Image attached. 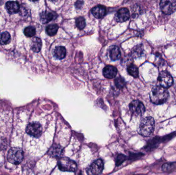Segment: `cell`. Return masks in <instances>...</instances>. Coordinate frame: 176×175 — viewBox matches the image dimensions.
I'll use <instances>...</instances> for the list:
<instances>
[{"mask_svg":"<svg viewBox=\"0 0 176 175\" xmlns=\"http://www.w3.org/2000/svg\"><path fill=\"white\" fill-rule=\"evenodd\" d=\"M169 93L167 88L155 86L150 92V100L154 104L160 105L164 103L168 99Z\"/></svg>","mask_w":176,"mask_h":175,"instance_id":"cell-1","label":"cell"},{"mask_svg":"<svg viewBox=\"0 0 176 175\" xmlns=\"http://www.w3.org/2000/svg\"><path fill=\"white\" fill-rule=\"evenodd\" d=\"M155 127V122L152 117H147L143 119L140 121L139 128V133L143 136H150L154 132Z\"/></svg>","mask_w":176,"mask_h":175,"instance_id":"cell-2","label":"cell"},{"mask_svg":"<svg viewBox=\"0 0 176 175\" xmlns=\"http://www.w3.org/2000/svg\"><path fill=\"white\" fill-rule=\"evenodd\" d=\"M58 166L59 169L63 172H74L77 168L76 162L68 158H62L59 159Z\"/></svg>","mask_w":176,"mask_h":175,"instance_id":"cell-3","label":"cell"},{"mask_svg":"<svg viewBox=\"0 0 176 175\" xmlns=\"http://www.w3.org/2000/svg\"><path fill=\"white\" fill-rule=\"evenodd\" d=\"M23 152L19 148H11L8 152V161L13 164H19L23 159Z\"/></svg>","mask_w":176,"mask_h":175,"instance_id":"cell-4","label":"cell"},{"mask_svg":"<svg viewBox=\"0 0 176 175\" xmlns=\"http://www.w3.org/2000/svg\"><path fill=\"white\" fill-rule=\"evenodd\" d=\"M160 8L162 12L166 15H170L176 10V1L163 0L160 2Z\"/></svg>","mask_w":176,"mask_h":175,"instance_id":"cell-5","label":"cell"},{"mask_svg":"<svg viewBox=\"0 0 176 175\" xmlns=\"http://www.w3.org/2000/svg\"><path fill=\"white\" fill-rule=\"evenodd\" d=\"M26 131L31 136L39 138L42 134V126L38 122H32L28 124L26 127Z\"/></svg>","mask_w":176,"mask_h":175,"instance_id":"cell-6","label":"cell"},{"mask_svg":"<svg viewBox=\"0 0 176 175\" xmlns=\"http://www.w3.org/2000/svg\"><path fill=\"white\" fill-rule=\"evenodd\" d=\"M103 169V162L101 159L93 162L87 169L88 175H99L102 173Z\"/></svg>","mask_w":176,"mask_h":175,"instance_id":"cell-7","label":"cell"},{"mask_svg":"<svg viewBox=\"0 0 176 175\" xmlns=\"http://www.w3.org/2000/svg\"><path fill=\"white\" fill-rule=\"evenodd\" d=\"M158 81L163 88H170L173 85V79L171 75L167 71H162L159 76Z\"/></svg>","mask_w":176,"mask_h":175,"instance_id":"cell-8","label":"cell"},{"mask_svg":"<svg viewBox=\"0 0 176 175\" xmlns=\"http://www.w3.org/2000/svg\"><path fill=\"white\" fill-rule=\"evenodd\" d=\"M129 109L130 112L136 116L142 115L145 111V107L144 104L139 100L132 101L129 104Z\"/></svg>","mask_w":176,"mask_h":175,"instance_id":"cell-9","label":"cell"},{"mask_svg":"<svg viewBox=\"0 0 176 175\" xmlns=\"http://www.w3.org/2000/svg\"><path fill=\"white\" fill-rule=\"evenodd\" d=\"M130 13L127 8H122L118 10L115 16V19L118 22H124L129 19Z\"/></svg>","mask_w":176,"mask_h":175,"instance_id":"cell-10","label":"cell"},{"mask_svg":"<svg viewBox=\"0 0 176 175\" xmlns=\"http://www.w3.org/2000/svg\"><path fill=\"white\" fill-rule=\"evenodd\" d=\"M118 70L116 67L111 65H107L103 70V73L105 78L112 79L116 77Z\"/></svg>","mask_w":176,"mask_h":175,"instance_id":"cell-11","label":"cell"},{"mask_svg":"<svg viewBox=\"0 0 176 175\" xmlns=\"http://www.w3.org/2000/svg\"><path fill=\"white\" fill-rule=\"evenodd\" d=\"M56 16V13L45 11L40 13V19L41 23L43 24H47L50 22L51 21H52V20L55 19Z\"/></svg>","mask_w":176,"mask_h":175,"instance_id":"cell-12","label":"cell"},{"mask_svg":"<svg viewBox=\"0 0 176 175\" xmlns=\"http://www.w3.org/2000/svg\"><path fill=\"white\" fill-rule=\"evenodd\" d=\"M7 11L10 14L18 13L20 9V5L17 2L8 1L5 5Z\"/></svg>","mask_w":176,"mask_h":175,"instance_id":"cell-13","label":"cell"},{"mask_svg":"<svg viewBox=\"0 0 176 175\" xmlns=\"http://www.w3.org/2000/svg\"><path fill=\"white\" fill-rule=\"evenodd\" d=\"M92 13L95 18L100 19L106 15V8L103 5H99L92 8Z\"/></svg>","mask_w":176,"mask_h":175,"instance_id":"cell-14","label":"cell"},{"mask_svg":"<svg viewBox=\"0 0 176 175\" xmlns=\"http://www.w3.org/2000/svg\"><path fill=\"white\" fill-rule=\"evenodd\" d=\"M109 55L113 61H116L120 58L121 52L119 47L116 46H112L109 49Z\"/></svg>","mask_w":176,"mask_h":175,"instance_id":"cell-15","label":"cell"},{"mask_svg":"<svg viewBox=\"0 0 176 175\" xmlns=\"http://www.w3.org/2000/svg\"><path fill=\"white\" fill-rule=\"evenodd\" d=\"M66 55V49L63 46H57L54 50V56L57 59L62 60L65 58Z\"/></svg>","mask_w":176,"mask_h":175,"instance_id":"cell-16","label":"cell"},{"mask_svg":"<svg viewBox=\"0 0 176 175\" xmlns=\"http://www.w3.org/2000/svg\"><path fill=\"white\" fill-rule=\"evenodd\" d=\"M42 47V41L40 38L35 37L32 39L31 48L34 52H38L40 51Z\"/></svg>","mask_w":176,"mask_h":175,"instance_id":"cell-17","label":"cell"},{"mask_svg":"<svg viewBox=\"0 0 176 175\" xmlns=\"http://www.w3.org/2000/svg\"><path fill=\"white\" fill-rule=\"evenodd\" d=\"M11 37L8 32H4L0 34V44L6 45L10 42Z\"/></svg>","mask_w":176,"mask_h":175,"instance_id":"cell-18","label":"cell"},{"mask_svg":"<svg viewBox=\"0 0 176 175\" xmlns=\"http://www.w3.org/2000/svg\"><path fill=\"white\" fill-rule=\"evenodd\" d=\"M160 142V137H155V138H153L150 141H149L148 143H147V145L146 146V148L147 150L148 149H150V150H152V149H154L155 148L156 146L158 145L159 143Z\"/></svg>","mask_w":176,"mask_h":175,"instance_id":"cell-19","label":"cell"},{"mask_svg":"<svg viewBox=\"0 0 176 175\" xmlns=\"http://www.w3.org/2000/svg\"><path fill=\"white\" fill-rule=\"evenodd\" d=\"M58 28L59 27L57 24L50 25L49 26H47L46 31L49 36H54L56 34L58 31Z\"/></svg>","mask_w":176,"mask_h":175,"instance_id":"cell-20","label":"cell"},{"mask_svg":"<svg viewBox=\"0 0 176 175\" xmlns=\"http://www.w3.org/2000/svg\"><path fill=\"white\" fill-rule=\"evenodd\" d=\"M127 70L129 75H131V76H133L134 78H137L139 77L138 68L133 64L130 65L128 67Z\"/></svg>","mask_w":176,"mask_h":175,"instance_id":"cell-21","label":"cell"},{"mask_svg":"<svg viewBox=\"0 0 176 175\" xmlns=\"http://www.w3.org/2000/svg\"><path fill=\"white\" fill-rule=\"evenodd\" d=\"M176 167V163H167L162 166V170L163 172H168L174 170Z\"/></svg>","mask_w":176,"mask_h":175,"instance_id":"cell-22","label":"cell"},{"mask_svg":"<svg viewBox=\"0 0 176 175\" xmlns=\"http://www.w3.org/2000/svg\"><path fill=\"white\" fill-rule=\"evenodd\" d=\"M24 34L28 37H32L36 34V29L32 26H28L24 30Z\"/></svg>","mask_w":176,"mask_h":175,"instance_id":"cell-23","label":"cell"},{"mask_svg":"<svg viewBox=\"0 0 176 175\" xmlns=\"http://www.w3.org/2000/svg\"><path fill=\"white\" fill-rule=\"evenodd\" d=\"M76 26L79 29H83L86 26V21L83 16H79L76 19Z\"/></svg>","mask_w":176,"mask_h":175,"instance_id":"cell-24","label":"cell"},{"mask_svg":"<svg viewBox=\"0 0 176 175\" xmlns=\"http://www.w3.org/2000/svg\"><path fill=\"white\" fill-rule=\"evenodd\" d=\"M133 55L136 57L140 56L143 52V48L142 45H138L133 49Z\"/></svg>","mask_w":176,"mask_h":175,"instance_id":"cell-25","label":"cell"},{"mask_svg":"<svg viewBox=\"0 0 176 175\" xmlns=\"http://www.w3.org/2000/svg\"><path fill=\"white\" fill-rule=\"evenodd\" d=\"M114 83L116 87L119 89L123 88L125 85V81L124 79L121 77H119L115 80Z\"/></svg>","mask_w":176,"mask_h":175,"instance_id":"cell-26","label":"cell"},{"mask_svg":"<svg viewBox=\"0 0 176 175\" xmlns=\"http://www.w3.org/2000/svg\"><path fill=\"white\" fill-rule=\"evenodd\" d=\"M126 156L121 154L118 156L116 159V166H120L125 160H126Z\"/></svg>","mask_w":176,"mask_h":175,"instance_id":"cell-27","label":"cell"},{"mask_svg":"<svg viewBox=\"0 0 176 175\" xmlns=\"http://www.w3.org/2000/svg\"><path fill=\"white\" fill-rule=\"evenodd\" d=\"M176 135V133H171L170 135H167L163 137H160V141L162 142H167L171 139L173 137H174Z\"/></svg>","mask_w":176,"mask_h":175,"instance_id":"cell-28","label":"cell"},{"mask_svg":"<svg viewBox=\"0 0 176 175\" xmlns=\"http://www.w3.org/2000/svg\"></svg>","mask_w":176,"mask_h":175,"instance_id":"cell-29","label":"cell"}]
</instances>
